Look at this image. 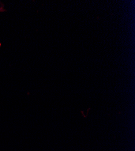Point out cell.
Masks as SVG:
<instances>
[{
    "mask_svg": "<svg viewBox=\"0 0 135 151\" xmlns=\"http://www.w3.org/2000/svg\"><path fill=\"white\" fill-rule=\"evenodd\" d=\"M6 11V10L4 8V4L1 2H0V12H3Z\"/></svg>",
    "mask_w": 135,
    "mask_h": 151,
    "instance_id": "1",
    "label": "cell"
}]
</instances>
